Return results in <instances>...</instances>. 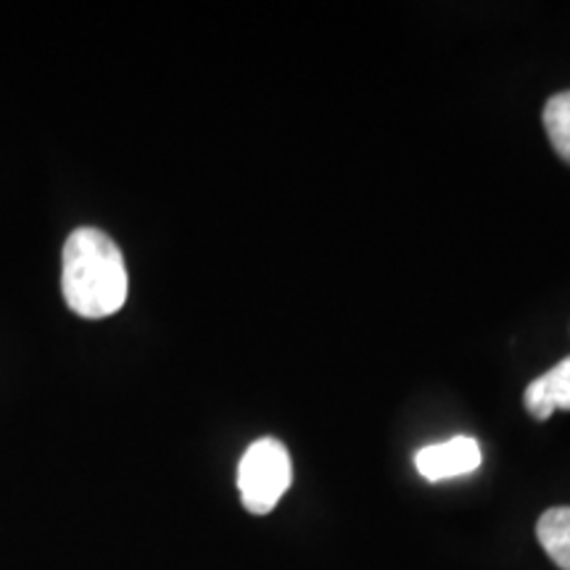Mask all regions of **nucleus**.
Listing matches in <instances>:
<instances>
[{
    "label": "nucleus",
    "instance_id": "39448f33",
    "mask_svg": "<svg viewBox=\"0 0 570 570\" xmlns=\"http://www.w3.org/2000/svg\"><path fill=\"white\" fill-rule=\"evenodd\" d=\"M537 537L554 566L570 570V508L547 510L537 523Z\"/></svg>",
    "mask_w": 570,
    "mask_h": 570
},
{
    "label": "nucleus",
    "instance_id": "f257e3e1",
    "mask_svg": "<svg viewBox=\"0 0 570 570\" xmlns=\"http://www.w3.org/2000/svg\"><path fill=\"white\" fill-rule=\"evenodd\" d=\"M130 277L119 246L98 227H77L61 252V294L85 320L117 315L127 302Z\"/></svg>",
    "mask_w": 570,
    "mask_h": 570
},
{
    "label": "nucleus",
    "instance_id": "7ed1b4c3",
    "mask_svg": "<svg viewBox=\"0 0 570 570\" xmlns=\"http://www.w3.org/2000/svg\"><path fill=\"white\" fill-rule=\"evenodd\" d=\"M481 465V446L479 441L470 436H454L441 444L423 446L415 458L417 473L425 481L436 483L446 479H458V475H468Z\"/></svg>",
    "mask_w": 570,
    "mask_h": 570
},
{
    "label": "nucleus",
    "instance_id": "20e7f679",
    "mask_svg": "<svg viewBox=\"0 0 570 570\" xmlns=\"http://www.w3.org/2000/svg\"><path fill=\"white\" fill-rule=\"evenodd\" d=\"M523 402L533 420H547L552 417V412L570 410V356L554 365L550 373L531 381Z\"/></svg>",
    "mask_w": 570,
    "mask_h": 570
},
{
    "label": "nucleus",
    "instance_id": "f03ea898",
    "mask_svg": "<svg viewBox=\"0 0 570 570\" xmlns=\"http://www.w3.org/2000/svg\"><path fill=\"white\" fill-rule=\"evenodd\" d=\"M294 468L288 449L277 439H259L246 449L238 465V491L252 515H267L288 491Z\"/></svg>",
    "mask_w": 570,
    "mask_h": 570
},
{
    "label": "nucleus",
    "instance_id": "423d86ee",
    "mask_svg": "<svg viewBox=\"0 0 570 570\" xmlns=\"http://www.w3.org/2000/svg\"><path fill=\"white\" fill-rule=\"evenodd\" d=\"M544 130L560 159L570 164V90L558 92L547 101Z\"/></svg>",
    "mask_w": 570,
    "mask_h": 570
}]
</instances>
